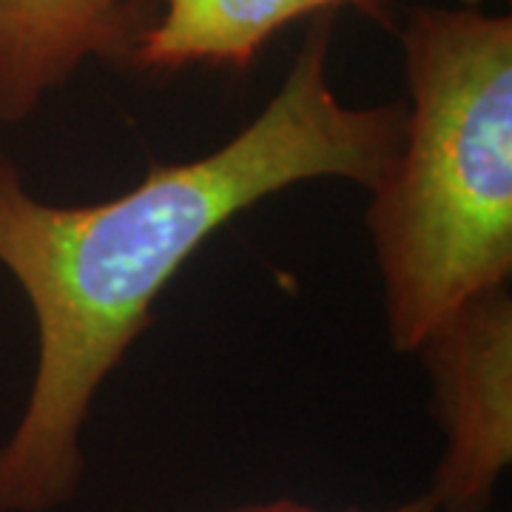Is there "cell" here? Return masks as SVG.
Wrapping results in <instances>:
<instances>
[{
  "mask_svg": "<svg viewBox=\"0 0 512 512\" xmlns=\"http://www.w3.org/2000/svg\"><path fill=\"white\" fill-rule=\"evenodd\" d=\"M333 15L313 18L282 86L220 148L154 163L131 191L57 205L0 151V265L37 328L35 379L0 444V512H52L83 481V427L154 302L222 225L279 191L345 180L370 191L402 146L404 103L348 106L328 72Z\"/></svg>",
  "mask_w": 512,
  "mask_h": 512,
  "instance_id": "cell-1",
  "label": "cell"
},
{
  "mask_svg": "<svg viewBox=\"0 0 512 512\" xmlns=\"http://www.w3.org/2000/svg\"><path fill=\"white\" fill-rule=\"evenodd\" d=\"M402 146L365 225L390 345L416 353L464 302L512 276V18L430 9L402 29Z\"/></svg>",
  "mask_w": 512,
  "mask_h": 512,
  "instance_id": "cell-2",
  "label": "cell"
},
{
  "mask_svg": "<svg viewBox=\"0 0 512 512\" xmlns=\"http://www.w3.org/2000/svg\"><path fill=\"white\" fill-rule=\"evenodd\" d=\"M416 353L430 373L444 433L430 498L439 512H490L512 461L510 285L464 302Z\"/></svg>",
  "mask_w": 512,
  "mask_h": 512,
  "instance_id": "cell-3",
  "label": "cell"
},
{
  "mask_svg": "<svg viewBox=\"0 0 512 512\" xmlns=\"http://www.w3.org/2000/svg\"><path fill=\"white\" fill-rule=\"evenodd\" d=\"M140 0H0V123H23L89 60H128Z\"/></svg>",
  "mask_w": 512,
  "mask_h": 512,
  "instance_id": "cell-4",
  "label": "cell"
},
{
  "mask_svg": "<svg viewBox=\"0 0 512 512\" xmlns=\"http://www.w3.org/2000/svg\"><path fill=\"white\" fill-rule=\"evenodd\" d=\"M342 6L379 15V0H160V12L134 40L128 63L143 72L188 66L242 72L291 23L333 15Z\"/></svg>",
  "mask_w": 512,
  "mask_h": 512,
  "instance_id": "cell-5",
  "label": "cell"
},
{
  "mask_svg": "<svg viewBox=\"0 0 512 512\" xmlns=\"http://www.w3.org/2000/svg\"><path fill=\"white\" fill-rule=\"evenodd\" d=\"M222 512H325L316 510V507H308L302 501H293V498H276V501H262V504H242V507H234V510H222ZM379 512H439L430 493L419 495L413 501H404L399 507H390V510Z\"/></svg>",
  "mask_w": 512,
  "mask_h": 512,
  "instance_id": "cell-6",
  "label": "cell"
},
{
  "mask_svg": "<svg viewBox=\"0 0 512 512\" xmlns=\"http://www.w3.org/2000/svg\"><path fill=\"white\" fill-rule=\"evenodd\" d=\"M467 3H478V0H467Z\"/></svg>",
  "mask_w": 512,
  "mask_h": 512,
  "instance_id": "cell-7",
  "label": "cell"
}]
</instances>
